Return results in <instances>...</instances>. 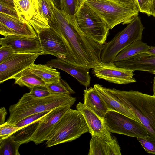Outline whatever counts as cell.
Wrapping results in <instances>:
<instances>
[{
    "label": "cell",
    "instance_id": "obj_19",
    "mask_svg": "<svg viewBox=\"0 0 155 155\" xmlns=\"http://www.w3.org/2000/svg\"><path fill=\"white\" fill-rule=\"evenodd\" d=\"M77 110L83 114L89 128L91 136L96 135L111 139V133L108 130L103 121L97 115L87 108L84 103L79 102L76 107Z\"/></svg>",
    "mask_w": 155,
    "mask_h": 155
},
{
    "label": "cell",
    "instance_id": "obj_5",
    "mask_svg": "<svg viewBox=\"0 0 155 155\" xmlns=\"http://www.w3.org/2000/svg\"><path fill=\"white\" fill-rule=\"evenodd\" d=\"M87 132L89 128L83 114L78 110L70 108L54 126L46 144L49 147L71 142Z\"/></svg>",
    "mask_w": 155,
    "mask_h": 155
},
{
    "label": "cell",
    "instance_id": "obj_32",
    "mask_svg": "<svg viewBox=\"0 0 155 155\" xmlns=\"http://www.w3.org/2000/svg\"><path fill=\"white\" fill-rule=\"evenodd\" d=\"M137 138L147 153L155 154V139L149 135L146 137Z\"/></svg>",
    "mask_w": 155,
    "mask_h": 155
},
{
    "label": "cell",
    "instance_id": "obj_33",
    "mask_svg": "<svg viewBox=\"0 0 155 155\" xmlns=\"http://www.w3.org/2000/svg\"><path fill=\"white\" fill-rule=\"evenodd\" d=\"M154 0H136L140 12L149 16L152 15V9Z\"/></svg>",
    "mask_w": 155,
    "mask_h": 155
},
{
    "label": "cell",
    "instance_id": "obj_37",
    "mask_svg": "<svg viewBox=\"0 0 155 155\" xmlns=\"http://www.w3.org/2000/svg\"><path fill=\"white\" fill-rule=\"evenodd\" d=\"M7 113L5 108L3 107L0 109V125L4 124Z\"/></svg>",
    "mask_w": 155,
    "mask_h": 155
},
{
    "label": "cell",
    "instance_id": "obj_6",
    "mask_svg": "<svg viewBox=\"0 0 155 155\" xmlns=\"http://www.w3.org/2000/svg\"><path fill=\"white\" fill-rule=\"evenodd\" d=\"M145 27L140 17L135 18L124 29L103 45L101 54L102 63L112 62L118 54L126 46L141 40Z\"/></svg>",
    "mask_w": 155,
    "mask_h": 155
},
{
    "label": "cell",
    "instance_id": "obj_7",
    "mask_svg": "<svg viewBox=\"0 0 155 155\" xmlns=\"http://www.w3.org/2000/svg\"><path fill=\"white\" fill-rule=\"evenodd\" d=\"M74 18L80 29L87 36L102 45L106 43L109 32L106 24L93 9L81 0Z\"/></svg>",
    "mask_w": 155,
    "mask_h": 155
},
{
    "label": "cell",
    "instance_id": "obj_30",
    "mask_svg": "<svg viewBox=\"0 0 155 155\" xmlns=\"http://www.w3.org/2000/svg\"><path fill=\"white\" fill-rule=\"evenodd\" d=\"M29 93H26L28 95L35 98H42L52 94L48 90L46 85H36L30 89Z\"/></svg>",
    "mask_w": 155,
    "mask_h": 155
},
{
    "label": "cell",
    "instance_id": "obj_26",
    "mask_svg": "<svg viewBox=\"0 0 155 155\" xmlns=\"http://www.w3.org/2000/svg\"><path fill=\"white\" fill-rule=\"evenodd\" d=\"M43 118L21 127L11 135L16 142L20 145L32 141V137Z\"/></svg>",
    "mask_w": 155,
    "mask_h": 155
},
{
    "label": "cell",
    "instance_id": "obj_18",
    "mask_svg": "<svg viewBox=\"0 0 155 155\" xmlns=\"http://www.w3.org/2000/svg\"><path fill=\"white\" fill-rule=\"evenodd\" d=\"M116 66L124 69L155 72V56L149 55L147 52L138 54L125 60L113 62Z\"/></svg>",
    "mask_w": 155,
    "mask_h": 155
},
{
    "label": "cell",
    "instance_id": "obj_2",
    "mask_svg": "<svg viewBox=\"0 0 155 155\" xmlns=\"http://www.w3.org/2000/svg\"><path fill=\"white\" fill-rule=\"evenodd\" d=\"M70 94H53L42 98L33 97L24 94L18 102L9 107L7 122L15 124L33 114L49 111L60 106H72L76 101Z\"/></svg>",
    "mask_w": 155,
    "mask_h": 155
},
{
    "label": "cell",
    "instance_id": "obj_17",
    "mask_svg": "<svg viewBox=\"0 0 155 155\" xmlns=\"http://www.w3.org/2000/svg\"><path fill=\"white\" fill-rule=\"evenodd\" d=\"M88 155H121V149L116 138L91 136Z\"/></svg>",
    "mask_w": 155,
    "mask_h": 155
},
{
    "label": "cell",
    "instance_id": "obj_34",
    "mask_svg": "<svg viewBox=\"0 0 155 155\" xmlns=\"http://www.w3.org/2000/svg\"><path fill=\"white\" fill-rule=\"evenodd\" d=\"M51 111H45L29 115L16 123L15 124L19 127H22L36 120L42 119Z\"/></svg>",
    "mask_w": 155,
    "mask_h": 155
},
{
    "label": "cell",
    "instance_id": "obj_10",
    "mask_svg": "<svg viewBox=\"0 0 155 155\" xmlns=\"http://www.w3.org/2000/svg\"><path fill=\"white\" fill-rule=\"evenodd\" d=\"M42 53H15L0 63V83L14 78L34 63Z\"/></svg>",
    "mask_w": 155,
    "mask_h": 155
},
{
    "label": "cell",
    "instance_id": "obj_39",
    "mask_svg": "<svg viewBox=\"0 0 155 155\" xmlns=\"http://www.w3.org/2000/svg\"><path fill=\"white\" fill-rule=\"evenodd\" d=\"M147 53L150 56H155V46L150 47Z\"/></svg>",
    "mask_w": 155,
    "mask_h": 155
},
{
    "label": "cell",
    "instance_id": "obj_1",
    "mask_svg": "<svg viewBox=\"0 0 155 155\" xmlns=\"http://www.w3.org/2000/svg\"><path fill=\"white\" fill-rule=\"evenodd\" d=\"M54 12L58 25L55 31L68 41L80 65L90 69L101 64L103 45L82 31L75 21V16L66 17L55 6Z\"/></svg>",
    "mask_w": 155,
    "mask_h": 155
},
{
    "label": "cell",
    "instance_id": "obj_20",
    "mask_svg": "<svg viewBox=\"0 0 155 155\" xmlns=\"http://www.w3.org/2000/svg\"><path fill=\"white\" fill-rule=\"evenodd\" d=\"M94 87L105 103L108 110H113L121 113L138 121L140 122L138 117L119 100L117 97L110 88L96 84Z\"/></svg>",
    "mask_w": 155,
    "mask_h": 155
},
{
    "label": "cell",
    "instance_id": "obj_27",
    "mask_svg": "<svg viewBox=\"0 0 155 155\" xmlns=\"http://www.w3.org/2000/svg\"><path fill=\"white\" fill-rule=\"evenodd\" d=\"M20 144L10 136L0 140V155H19V148Z\"/></svg>",
    "mask_w": 155,
    "mask_h": 155
},
{
    "label": "cell",
    "instance_id": "obj_41",
    "mask_svg": "<svg viewBox=\"0 0 155 155\" xmlns=\"http://www.w3.org/2000/svg\"><path fill=\"white\" fill-rule=\"evenodd\" d=\"M152 16L155 18V0H154L153 2L152 9Z\"/></svg>",
    "mask_w": 155,
    "mask_h": 155
},
{
    "label": "cell",
    "instance_id": "obj_16",
    "mask_svg": "<svg viewBox=\"0 0 155 155\" xmlns=\"http://www.w3.org/2000/svg\"><path fill=\"white\" fill-rule=\"evenodd\" d=\"M45 64L66 72L86 87L90 85L91 78L89 73L90 69L87 68L75 65L58 58L48 61Z\"/></svg>",
    "mask_w": 155,
    "mask_h": 155
},
{
    "label": "cell",
    "instance_id": "obj_8",
    "mask_svg": "<svg viewBox=\"0 0 155 155\" xmlns=\"http://www.w3.org/2000/svg\"><path fill=\"white\" fill-rule=\"evenodd\" d=\"M42 55L50 54L72 64L80 66L68 42L51 28L37 34Z\"/></svg>",
    "mask_w": 155,
    "mask_h": 155
},
{
    "label": "cell",
    "instance_id": "obj_23",
    "mask_svg": "<svg viewBox=\"0 0 155 155\" xmlns=\"http://www.w3.org/2000/svg\"><path fill=\"white\" fill-rule=\"evenodd\" d=\"M150 47L141 40H138L131 43L121 51L113 62L125 60L138 54L146 53Z\"/></svg>",
    "mask_w": 155,
    "mask_h": 155
},
{
    "label": "cell",
    "instance_id": "obj_11",
    "mask_svg": "<svg viewBox=\"0 0 155 155\" xmlns=\"http://www.w3.org/2000/svg\"><path fill=\"white\" fill-rule=\"evenodd\" d=\"M14 8L21 21L29 23L37 34L50 28L48 21L38 11L36 0H13Z\"/></svg>",
    "mask_w": 155,
    "mask_h": 155
},
{
    "label": "cell",
    "instance_id": "obj_35",
    "mask_svg": "<svg viewBox=\"0 0 155 155\" xmlns=\"http://www.w3.org/2000/svg\"><path fill=\"white\" fill-rule=\"evenodd\" d=\"M15 53L11 47L5 45L1 46L0 48V63Z\"/></svg>",
    "mask_w": 155,
    "mask_h": 155
},
{
    "label": "cell",
    "instance_id": "obj_43",
    "mask_svg": "<svg viewBox=\"0 0 155 155\" xmlns=\"http://www.w3.org/2000/svg\"><path fill=\"white\" fill-rule=\"evenodd\" d=\"M128 0L134 1H135L136 2V0Z\"/></svg>",
    "mask_w": 155,
    "mask_h": 155
},
{
    "label": "cell",
    "instance_id": "obj_40",
    "mask_svg": "<svg viewBox=\"0 0 155 155\" xmlns=\"http://www.w3.org/2000/svg\"><path fill=\"white\" fill-rule=\"evenodd\" d=\"M56 7L61 10L62 9L61 0H53Z\"/></svg>",
    "mask_w": 155,
    "mask_h": 155
},
{
    "label": "cell",
    "instance_id": "obj_42",
    "mask_svg": "<svg viewBox=\"0 0 155 155\" xmlns=\"http://www.w3.org/2000/svg\"><path fill=\"white\" fill-rule=\"evenodd\" d=\"M153 81V95L155 96V77L154 78Z\"/></svg>",
    "mask_w": 155,
    "mask_h": 155
},
{
    "label": "cell",
    "instance_id": "obj_24",
    "mask_svg": "<svg viewBox=\"0 0 155 155\" xmlns=\"http://www.w3.org/2000/svg\"><path fill=\"white\" fill-rule=\"evenodd\" d=\"M36 2L39 13L48 21L50 28L56 31L58 25L54 12L55 5L53 0H36Z\"/></svg>",
    "mask_w": 155,
    "mask_h": 155
},
{
    "label": "cell",
    "instance_id": "obj_15",
    "mask_svg": "<svg viewBox=\"0 0 155 155\" xmlns=\"http://www.w3.org/2000/svg\"><path fill=\"white\" fill-rule=\"evenodd\" d=\"M0 44L11 47L15 53H43L38 37L8 36L1 38Z\"/></svg>",
    "mask_w": 155,
    "mask_h": 155
},
{
    "label": "cell",
    "instance_id": "obj_22",
    "mask_svg": "<svg viewBox=\"0 0 155 155\" xmlns=\"http://www.w3.org/2000/svg\"><path fill=\"white\" fill-rule=\"evenodd\" d=\"M33 73L38 76L47 84L58 82L61 76L60 73L52 67L45 64L33 63L29 68Z\"/></svg>",
    "mask_w": 155,
    "mask_h": 155
},
{
    "label": "cell",
    "instance_id": "obj_29",
    "mask_svg": "<svg viewBox=\"0 0 155 155\" xmlns=\"http://www.w3.org/2000/svg\"><path fill=\"white\" fill-rule=\"evenodd\" d=\"M61 11L66 17L74 16L80 5L81 0H61Z\"/></svg>",
    "mask_w": 155,
    "mask_h": 155
},
{
    "label": "cell",
    "instance_id": "obj_14",
    "mask_svg": "<svg viewBox=\"0 0 155 155\" xmlns=\"http://www.w3.org/2000/svg\"><path fill=\"white\" fill-rule=\"evenodd\" d=\"M71 106L69 104L60 106L45 115L40 120L32 141L36 144H38L46 141L54 126Z\"/></svg>",
    "mask_w": 155,
    "mask_h": 155
},
{
    "label": "cell",
    "instance_id": "obj_31",
    "mask_svg": "<svg viewBox=\"0 0 155 155\" xmlns=\"http://www.w3.org/2000/svg\"><path fill=\"white\" fill-rule=\"evenodd\" d=\"M20 128L15 124L5 122L0 125V140L10 136Z\"/></svg>",
    "mask_w": 155,
    "mask_h": 155
},
{
    "label": "cell",
    "instance_id": "obj_9",
    "mask_svg": "<svg viewBox=\"0 0 155 155\" xmlns=\"http://www.w3.org/2000/svg\"><path fill=\"white\" fill-rule=\"evenodd\" d=\"M103 121L110 133L136 138L146 137L149 135L141 122L117 111L108 110Z\"/></svg>",
    "mask_w": 155,
    "mask_h": 155
},
{
    "label": "cell",
    "instance_id": "obj_44",
    "mask_svg": "<svg viewBox=\"0 0 155 155\" xmlns=\"http://www.w3.org/2000/svg\"><path fill=\"white\" fill-rule=\"evenodd\" d=\"M153 74H155V72H154V73H153Z\"/></svg>",
    "mask_w": 155,
    "mask_h": 155
},
{
    "label": "cell",
    "instance_id": "obj_21",
    "mask_svg": "<svg viewBox=\"0 0 155 155\" xmlns=\"http://www.w3.org/2000/svg\"><path fill=\"white\" fill-rule=\"evenodd\" d=\"M84 92V104L103 120L108 110L95 89L90 87Z\"/></svg>",
    "mask_w": 155,
    "mask_h": 155
},
{
    "label": "cell",
    "instance_id": "obj_13",
    "mask_svg": "<svg viewBox=\"0 0 155 155\" xmlns=\"http://www.w3.org/2000/svg\"><path fill=\"white\" fill-rule=\"evenodd\" d=\"M0 34L4 37L15 35L37 38L38 35L29 23L0 12Z\"/></svg>",
    "mask_w": 155,
    "mask_h": 155
},
{
    "label": "cell",
    "instance_id": "obj_4",
    "mask_svg": "<svg viewBox=\"0 0 155 155\" xmlns=\"http://www.w3.org/2000/svg\"><path fill=\"white\" fill-rule=\"evenodd\" d=\"M110 89L119 101L138 117L149 136L155 139V96L137 91Z\"/></svg>",
    "mask_w": 155,
    "mask_h": 155
},
{
    "label": "cell",
    "instance_id": "obj_28",
    "mask_svg": "<svg viewBox=\"0 0 155 155\" xmlns=\"http://www.w3.org/2000/svg\"><path fill=\"white\" fill-rule=\"evenodd\" d=\"M47 86L51 94L71 95L75 93L61 77L58 82L47 84Z\"/></svg>",
    "mask_w": 155,
    "mask_h": 155
},
{
    "label": "cell",
    "instance_id": "obj_12",
    "mask_svg": "<svg viewBox=\"0 0 155 155\" xmlns=\"http://www.w3.org/2000/svg\"><path fill=\"white\" fill-rule=\"evenodd\" d=\"M92 69L95 76L109 82L125 84L136 82L134 71L118 67L113 61L101 63Z\"/></svg>",
    "mask_w": 155,
    "mask_h": 155
},
{
    "label": "cell",
    "instance_id": "obj_38",
    "mask_svg": "<svg viewBox=\"0 0 155 155\" xmlns=\"http://www.w3.org/2000/svg\"><path fill=\"white\" fill-rule=\"evenodd\" d=\"M0 3L15 7L13 0H0Z\"/></svg>",
    "mask_w": 155,
    "mask_h": 155
},
{
    "label": "cell",
    "instance_id": "obj_3",
    "mask_svg": "<svg viewBox=\"0 0 155 155\" xmlns=\"http://www.w3.org/2000/svg\"><path fill=\"white\" fill-rule=\"evenodd\" d=\"M102 19L109 30L122 24H128L140 12L136 2L128 0H81Z\"/></svg>",
    "mask_w": 155,
    "mask_h": 155
},
{
    "label": "cell",
    "instance_id": "obj_36",
    "mask_svg": "<svg viewBox=\"0 0 155 155\" xmlns=\"http://www.w3.org/2000/svg\"><path fill=\"white\" fill-rule=\"evenodd\" d=\"M0 12L19 18L17 13L14 7L1 3Z\"/></svg>",
    "mask_w": 155,
    "mask_h": 155
},
{
    "label": "cell",
    "instance_id": "obj_25",
    "mask_svg": "<svg viewBox=\"0 0 155 155\" xmlns=\"http://www.w3.org/2000/svg\"><path fill=\"white\" fill-rule=\"evenodd\" d=\"M13 79L15 80V84L21 87L26 86L30 89L36 85L47 84L41 78L32 73L29 68L21 71Z\"/></svg>",
    "mask_w": 155,
    "mask_h": 155
}]
</instances>
